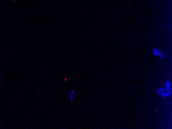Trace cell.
Wrapping results in <instances>:
<instances>
[{"label":"cell","instance_id":"obj_2","mask_svg":"<svg viewBox=\"0 0 172 129\" xmlns=\"http://www.w3.org/2000/svg\"><path fill=\"white\" fill-rule=\"evenodd\" d=\"M151 50H152V54H153L154 56L158 57L161 60H163L166 57V54L162 50H160L157 47H152Z\"/></svg>","mask_w":172,"mask_h":129},{"label":"cell","instance_id":"obj_3","mask_svg":"<svg viewBox=\"0 0 172 129\" xmlns=\"http://www.w3.org/2000/svg\"><path fill=\"white\" fill-rule=\"evenodd\" d=\"M77 96V94L76 93V91L74 90H72L69 92V99L70 101H73Z\"/></svg>","mask_w":172,"mask_h":129},{"label":"cell","instance_id":"obj_1","mask_svg":"<svg viewBox=\"0 0 172 129\" xmlns=\"http://www.w3.org/2000/svg\"><path fill=\"white\" fill-rule=\"evenodd\" d=\"M155 92L163 98H168L171 96V91L168 90L165 87H161L155 90Z\"/></svg>","mask_w":172,"mask_h":129}]
</instances>
